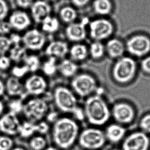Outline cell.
Masks as SVG:
<instances>
[{
  "mask_svg": "<svg viewBox=\"0 0 150 150\" xmlns=\"http://www.w3.org/2000/svg\"><path fill=\"white\" fill-rule=\"evenodd\" d=\"M78 132L79 127L74 120L66 117L59 118L53 126V139L60 148L67 149L74 144Z\"/></svg>",
  "mask_w": 150,
  "mask_h": 150,
  "instance_id": "6da1fadb",
  "label": "cell"
},
{
  "mask_svg": "<svg viewBox=\"0 0 150 150\" xmlns=\"http://www.w3.org/2000/svg\"><path fill=\"white\" fill-rule=\"evenodd\" d=\"M83 111L87 121L96 126L104 125L109 121L111 115V111L106 101L97 94L87 98Z\"/></svg>",
  "mask_w": 150,
  "mask_h": 150,
  "instance_id": "7a4b0ae2",
  "label": "cell"
},
{
  "mask_svg": "<svg viewBox=\"0 0 150 150\" xmlns=\"http://www.w3.org/2000/svg\"><path fill=\"white\" fill-rule=\"evenodd\" d=\"M137 70L136 62L132 57H123L117 59L112 69L114 80L119 83H126L135 77Z\"/></svg>",
  "mask_w": 150,
  "mask_h": 150,
  "instance_id": "3957f363",
  "label": "cell"
},
{
  "mask_svg": "<svg viewBox=\"0 0 150 150\" xmlns=\"http://www.w3.org/2000/svg\"><path fill=\"white\" fill-rule=\"evenodd\" d=\"M53 97L56 107L62 112L73 114L78 107L75 93L65 86H59L55 88Z\"/></svg>",
  "mask_w": 150,
  "mask_h": 150,
  "instance_id": "277c9868",
  "label": "cell"
},
{
  "mask_svg": "<svg viewBox=\"0 0 150 150\" xmlns=\"http://www.w3.org/2000/svg\"><path fill=\"white\" fill-rule=\"evenodd\" d=\"M49 108V103L45 100L36 97L24 103L22 112L27 120L36 123L46 116Z\"/></svg>",
  "mask_w": 150,
  "mask_h": 150,
  "instance_id": "5b68a950",
  "label": "cell"
},
{
  "mask_svg": "<svg viewBox=\"0 0 150 150\" xmlns=\"http://www.w3.org/2000/svg\"><path fill=\"white\" fill-rule=\"evenodd\" d=\"M71 88L77 96L80 97H89L97 89V83L95 79L87 73L77 74L72 78Z\"/></svg>",
  "mask_w": 150,
  "mask_h": 150,
  "instance_id": "8992f818",
  "label": "cell"
},
{
  "mask_svg": "<svg viewBox=\"0 0 150 150\" xmlns=\"http://www.w3.org/2000/svg\"><path fill=\"white\" fill-rule=\"evenodd\" d=\"M105 134L95 128H89L83 130L79 137V144L83 148L96 150L104 146L106 142Z\"/></svg>",
  "mask_w": 150,
  "mask_h": 150,
  "instance_id": "52a82bcc",
  "label": "cell"
},
{
  "mask_svg": "<svg viewBox=\"0 0 150 150\" xmlns=\"http://www.w3.org/2000/svg\"><path fill=\"white\" fill-rule=\"evenodd\" d=\"M126 49L135 57H144L150 52V38L145 35H135L128 39Z\"/></svg>",
  "mask_w": 150,
  "mask_h": 150,
  "instance_id": "ba28073f",
  "label": "cell"
},
{
  "mask_svg": "<svg viewBox=\"0 0 150 150\" xmlns=\"http://www.w3.org/2000/svg\"><path fill=\"white\" fill-rule=\"evenodd\" d=\"M113 32V25L105 19L96 20L89 24V35L94 41L102 42L110 38Z\"/></svg>",
  "mask_w": 150,
  "mask_h": 150,
  "instance_id": "9c48e42d",
  "label": "cell"
},
{
  "mask_svg": "<svg viewBox=\"0 0 150 150\" xmlns=\"http://www.w3.org/2000/svg\"><path fill=\"white\" fill-rule=\"evenodd\" d=\"M22 43L27 50L40 51L46 44V38L42 31L37 29H31L22 36Z\"/></svg>",
  "mask_w": 150,
  "mask_h": 150,
  "instance_id": "30bf717a",
  "label": "cell"
},
{
  "mask_svg": "<svg viewBox=\"0 0 150 150\" xmlns=\"http://www.w3.org/2000/svg\"><path fill=\"white\" fill-rule=\"evenodd\" d=\"M25 91L31 96H41L46 91L48 83L43 76L34 73L29 76L24 83Z\"/></svg>",
  "mask_w": 150,
  "mask_h": 150,
  "instance_id": "8fae6325",
  "label": "cell"
},
{
  "mask_svg": "<svg viewBox=\"0 0 150 150\" xmlns=\"http://www.w3.org/2000/svg\"><path fill=\"white\" fill-rule=\"evenodd\" d=\"M150 141L148 136L144 132L133 133L124 140L123 150H148Z\"/></svg>",
  "mask_w": 150,
  "mask_h": 150,
  "instance_id": "7c38bea8",
  "label": "cell"
},
{
  "mask_svg": "<svg viewBox=\"0 0 150 150\" xmlns=\"http://www.w3.org/2000/svg\"><path fill=\"white\" fill-rule=\"evenodd\" d=\"M111 115L114 120L120 124H129L134 120L135 112L134 108L129 103H118L114 105Z\"/></svg>",
  "mask_w": 150,
  "mask_h": 150,
  "instance_id": "4fadbf2b",
  "label": "cell"
},
{
  "mask_svg": "<svg viewBox=\"0 0 150 150\" xmlns=\"http://www.w3.org/2000/svg\"><path fill=\"white\" fill-rule=\"evenodd\" d=\"M21 124L17 115L9 111L0 117V131L8 136L15 135L19 133Z\"/></svg>",
  "mask_w": 150,
  "mask_h": 150,
  "instance_id": "5bb4252c",
  "label": "cell"
},
{
  "mask_svg": "<svg viewBox=\"0 0 150 150\" xmlns=\"http://www.w3.org/2000/svg\"><path fill=\"white\" fill-rule=\"evenodd\" d=\"M69 46L66 42L56 40L49 43L45 48V52L49 57L63 59L69 54Z\"/></svg>",
  "mask_w": 150,
  "mask_h": 150,
  "instance_id": "9a60e30c",
  "label": "cell"
},
{
  "mask_svg": "<svg viewBox=\"0 0 150 150\" xmlns=\"http://www.w3.org/2000/svg\"><path fill=\"white\" fill-rule=\"evenodd\" d=\"M65 34L69 41L79 43L86 38L87 33L84 24L81 23H73L66 28Z\"/></svg>",
  "mask_w": 150,
  "mask_h": 150,
  "instance_id": "2e32d148",
  "label": "cell"
},
{
  "mask_svg": "<svg viewBox=\"0 0 150 150\" xmlns=\"http://www.w3.org/2000/svg\"><path fill=\"white\" fill-rule=\"evenodd\" d=\"M8 22L12 29L19 31L26 30L31 24L30 18L25 12L22 11L14 12L10 16Z\"/></svg>",
  "mask_w": 150,
  "mask_h": 150,
  "instance_id": "e0dca14e",
  "label": "cell"
},
{
  "mask_svg": "<svg viewBox=\"0 0 150 150\" xmlns=\"http://www.w3.org/2000/svg\"><path fill=\"white\" fill-rule=\"evenodd\" d=\"M106 52L112 59H118L124 56L126 46L117 39H110L105 45Z\"/></svg>",
  "mask_w": 150,
  "mask_h": 150,
  "instance_id": "ac0fdd59",
  "label": "cell"
},
{
  "mask_svg": "<svg viewBox=\"0 0 150 150\" xmlns=\"http://www.w3.org/2000/svg\"><path fill=\"white\" fill-rule=\"evenodd\" d=\"M51 11V7L44 1H37L33 4L31 8L33 18L38 23H41L45 18L49 16Z\"/></svg>",
  "mask_w": 150,
  "mask_h": 150,
  "instance_id": "d6986e66",
  "label": "cell"
},
{
  "mask_svg": "<svg viewBox=\"0 0 150 150\" xmlns=\"http://www.w3.org/2000/svg\"><path fill=\"white\" fill-rule=\"evenodd\" d=\"M6 93L10 97H17L22 96L25 92L24 83L20 79L10 76L5 83Z\"/></svg>",
  "mask_w": 150,
  "mask_h": 150,
  "instance_id": "ffe728a7",
  "label": "cell"
},
{
  "mask_svg": "<svg viewBox=\"0 0 150 150\" xmlns=\"http://www.w3.org/2000/svg\"><path fill=\"white\" fill-rule=\"evenodd\" d=\"M78 66L71 59H63L58 65V71L65 78H73L77 75Z\"/></svg>",
  "mask_w": 150,
  "mask_h": 150,
  "instance_id": "44dd1931",
  "label": "cell"
},
{
  "mask_svg": "<svg viewBox=\"0 0 150 150\" xmlns=\"http://www.w3.org/2000/svg\"><path fill=\"white\" fill-rule=\"evenodd\" d=\"M126 130L119 124H112L108 126L105 136L107 139L113 143H117L122 139L126 134Z\"/></svg>",
  "mask_w": 150,
  "mask_h": 150,
  "instance_id": "7402d4cb",
  "label": "cell"
},
{
  "mask_svg": "<svg viewBox=\"0 0 150 150\" xmlns=\"http://www.w3.org/2000/svg\"><path fill=\"white\" fill-rule=\"evenodd\" d=\"M70 59L76 63L85 60L89 55V49L84 44L76 43L69 48Z\"/></svg>",
  "mask_w": 150,
  "mask_h": 150,
  "instance_id": "603a6c76",
  "label": "cell"
},
{
  "mask_svg": "<svg viewBox=\"0 0 150 150\" xmlns=\"http://www.w3.org/2000/svg\"><path fill=\"white\" fill-rule=\"evenodd\" d=\"M26 48L21 44L12 46L9 51L8 57L12 62L19 63L23 62L27 55Z\"/></svg>",
  "mask_w": 150,
  "mask_h": 150,
  "instance_id": "cb8c5ba5",
  "label": "cell"
},
{
  "mask_svg": "<svg viewBox=\"0 0 150 150\" xmlns=\"http://www.w3.org/2000/svg\"><path fill=\"white\" fill-rule=\"evenodd\" d=\"M42 30L43 33L49 34H53L59 30L60 23L56 18L49 16L43 21Z\"/></svg>",
  "mask_w": 150,
  "mask_h": 150,
  "instance_id": "d4e9b609",
  "label": "cell"
},
{
  "mask_svg": "<svg viewBox=\"0 0 150 150\" xmlns=\"http://www.w3.org/2000/svg\"><path fill=\"white\" fill-rule=\"evenodd\" d=\"M88 49L89 54L94 59H101L106 53L105 46L100 41H94Z\"/></svg>",
  "mask_w": 150,
  "mask_h": 150,
  "instance_id": "484cf974",
  "label": "cell"
},
{
  "mask_svg": "<svg viewBox=\"0 0 150 150\" xmlns=\"http://www.w3.org/2000/svg\"><path fill=\"white\" fill-rule=\"evenodd\" d=\"M58 64L57 59L54 57H49L41 65V69L45 75L51 76L55 75L58 71Z\"/></svg>",
  "mask_w": 150,
  "mask_h": 150,
  "instance_id": "4316f807",
  "label": "cell"
},
{
  "mask_svg": "<svg viewBox=\"0 0 150 150\" xmlns=\"http://www.w3.org/2000/svg\"><path fill=\"white\" fill-rule=\"evenodd\" d=\"M23 63L28 67L29 72L33 73H35L38 71L42 65L40 58L35 54H27Z\"/></svg>",
  "mask_w": 150,
  "mask_h": 150,
  "instance_id": "83f0119b",
  "label": "cell"
},
{
  "mask_svg": "<svg viewBox=\"0 0 150 150\" xmlns=\"http://www.w3.org/2000/svg\"><path fill=\"white\" fill-rule=\"evenodd\" d=\"M37 132L36 123L27 120L21 123L19 133L23 138H27Z\"/></svg>",
  "mask_w": 150,
  "mask_h": 150,
  "instance_id": "f1b7e54d",
  "label": "cell"
},
{
  "mask_svg": "<svg viewBox=\"0 0 150 150\" xmlns=\"http://www.w3.org/2000/svg\"><path fill=\"white\" fill-rule=\"evenodd\" d=\"M94 7L97 13L105 15L110 12L111 4L109 0H96L94 2Z\"/></svg>",
  "mask_w": 150,
  "mask_h": 150,
  "instance_id": "f546056e",
  "label": "cell"
},
{
  "mask_svg": "<svg viewBox=\"0 0 150 150\" xmlns=\"http://www.w3.org/2000/svg\"><path fill=\"white\" fill-rule=\"evenodd\" d=\"M60 17L64 22L68 24L73 23L77 17L76 12L71 7H65L61 10Z\"/></svg>",
  "mask_w": 150,
  "mask_h": 150,
  "instance_id": "4dcf8cb0",
  "label": "cell"
},
{
  "mask_svg": "<svg viewBox=\"0 0 150 150\" xmlns=\"http://www.w3.org/2000/svg\"><path fill=\"white\" fill-rule=\"evenodd\" d=\"M29 72V68L25 64L14 66L11 69V76L20 79L24 77Z\"/></svg>",
  "mask_w": 150,
  "mask_h": 150,
  "instance_id": "1f68e13d",
  "label": "cell"
},
{
  "mask_svg": "<svg viewBox=\"0 0 150 150\" xmlns=\"http://www.w3.org/2000/svg\"><path fill=\"white\" fill-rule=\"evenodd\" d=\"M46 145V142L41 136H35L30 140L29 146L33 150H43Z\"/></svg>",
  "mask_w": 150,
  "mask_h": 150,
  "instance_id": "d6a6232c",
  "label": "cell"
},
{
  "mask_svg": "<svg viewBox=\"0 0 150 150\" xmlns=\"http://www.w3.org/2000/svg\"><path fill=\"white\" fill-rule=\"evenodd\" d=\"M12 46V43L9 37L0 35V55H6Z\"/></svg>",
  "mask_w": 150,
  "mask_h": 150,
  "instance_id": "836d02e7",
  "label": "cell"
},
{
  "mask_svg": "<svg viewBox=\"0 0 150 150\" xmlns=\"http://www.w3.org/2000/svg\"><path fill=\"white\" fill-rule=\"evenodd\" d=\"M24 103L20 100H14L8 103V108L9 112L18 114L22 112Z\"/></svg>",
  "mask_w": 150,
  "mask_h": 150,
  "instance_id": "e575fe53",
  "label": "cell"
},
{
  "mask_svg": "<svg viewBox=\"0 0 150 150\" xmlns=\"http://www.w3.org/2000/svg\"><path fill=\"white\" fill-rule=\"evenodd\" d=\"M13 145V140L8 135L0 136V150H11Z\"/></svg>",
  "mask_w": 150,
  "mask_h": 150,
  "instance_id": "d590c367",
  "label": "cell"
},
{
  "mask_svg": "<svg viewBox=\"0 0 150 150\" xmlns=\"http://www.w3.org/2000/svg\"><path fill=\"white\" fill-rule=\"evenodd\" d=\"M140 127L142 132L146 134H150V114L142 117L140 120Z\"/></svg>",
  "mask_w": 150,
  "mask_h": 150,
  "instance_id": "8d00e7d4",
  "label": "cell"
},
{
  "mask_svg": "<svg viewBox=\"0 0 150 150\" xmlns=\"http://www.w3.org/2000/svg\"><path fill=\"white\" fill-rule=\"evenodd\" d=\"M12 61L9 57L6 55H0V70L4 71L10 69Z\"/></svg>",
  "mask_w": 150,
  "mask_h": 150,
  "instance_id": "74e56055",
  "label": "cell"
},
{
  "mask_svg": "<svg viewBox=\"0 0 150 150\" xmlns=\"http://www.w3.org/2000/svg\"><path fill=\"white\" fill-rule=\"evenodd\" d=\"M12 27L9 22L0 21V35H6L11 33Z\"/></svg>",
  "mask_w": 150,
  "mask_h": 150,
  "instance_id": "f35d334b",
  "label": "cell"
},
{
  "mask_svg": "<svg viewBox=\"0 0 150 150\" xmlns=\"http://www.w3.org/2000/svg\"><path fill=\"white\" fill-rule=\"evenodd\" d=\"M37 132L41 134H46L49 129V124L44 121H40L36 124Z\"/></svg>",
  "mask_w": 150,
  "mask_h": 150,
  "instance_id": "ab89813d",
  "label": "cell"
},
{
  "mask_svg": "<svg viewBox=\"0 0 150 150\" xmlns=\"http://www.w3.org/2000/svg\"><path fill=\"white\" fill-rule=\"evenodd\" d=\"M141 69L146 74H150V55L147 56L142 59L140 64Z\"/></svg>",
  "mask_w": 150,
  "mask_h": 150,
  "instance_id": "60d3db41",
  "label": "cell"
},
{
  "mask_svg": "<svg viewBox=\"0 0 150 150\" xmlns=\"http://www.w3.org/2000/svg\"><path fill=\"white\" fill-rule=\"evenodd\" d=\"M7 5L4 0H0V21H2L6 18L8 13Z\"/></svg>",
  "mask_w": 150,
  "mask_h": 150,
  "instance_id": "b9f144b4",
  "label": "cell"
},
{
  "mask_svg": "<svg viewBox=\"0 0 150 150\" xmlns=\"http://www.w3.org/2000/svg\"><path fill=\"white\" fill-rule=\"evenodd\" d=\"M8 37L12 43V46L20 44L21 42H22V36L16 33H11Z\"/></svg>",
  "mask_w": 150,
  "mask_h": 150,
  "instance_id": "7bdbcfd3",
  "label": "cell"
},
{
  "mask_svg": "<svg viewBox=\"0 0 150 150\" xmlns=\"http://www.w3.org/2000/svg\"><path fill=\"white\" fill-rule=\"evenodd\" d=\"M16 2L19 6L24 8H27L31 5L33 0H16Z\"/></svg>",
  "mask_w": 150,
  "mask_h": 150,
  "instance_id": "ee69618b",
  "label": "cell"
},
{
  "mask_svg": "<svg viewBox=\"0 0 150 150\" xmlns=\"http://www.w3.org/2000/svg\"><path fill=\"white\" fill-rule=\"evenodd\" d=\"M47 120L49 122H55L59 118H58V114L55 112H49L47 114L46 116Z\"/></svg>",
  "mask_w": 150,
  "mask_h": 150,
  "instance_id": "f6af8a7d",
  "label": "cell"
},
{
  "mask_svg": "<svg viewBox=\"0 0 150 150\" xmlns=\"http://www.w3.org/2000/svg\"><path fill=\"white\" fill-rule=\"evenodd\" d=\"M6 93L5 91V83L0 79V97L4 96V94Z\"/></svg>",
  "mask_w": 150,
  "mask_h": 150,
  "instance_id": "bcb514c9",
  "label": "cell"
},
{
  "mask_svg": "<svg viewBox=\"0 0 150 150\" xmlns=\"http://www.w3.org/2000/svg\"><path fill=\"white\" fill-rule=\"evenodd\" d=\"M88 1L89 0H73V2L77 6H82L86 4Z\"/></svg>",
  "mask_w": 150,
  "mask_h": 150,
  "instance_id": "7dc6e473",
  "label": "cell"
},
{
  "mask_svg": "<svg viewBox=\"0 0 150 150\" xmlns=\"http://www.w3.org/2000/svg\"><path fill=\"white\" fill-rule=\"evenodd\" d=\"M4 110H5L4 103L1 100H0V117L3 114Z\"/></svg>",
  "mask_w": 150,
  "mask_h": 150,
  "instance_id": "c3c4849f",
  "label": "cell"
},
{
  "mask_svg": "<svg viewBox=\"0 0 150 150\" xmlns=\"http://www.w3.org/2000/svg\"><path fill=\"white\" fill-rule=\"evenodd\" d=\"M44 150H59L58 149H57V148H54V147H52V146H51V147H49V148H47L45 149Z\"/></svg>",
  "mask_w": 150,
  "mask_h": 150,
  "instance_id": "681fc988",
  "label": "cell"
},
{
  "mask_svg": "<svg viewBox=\"0 0 150 150\" xmlns=\"http://www.w3.org/2000/svg\"><path fill=\"white\" fill-rule=\"evenodd\" d=\"M25 150L23 148H20V147H17V148H16L13 149L12 150Z\"/></svg>",
  "mask_w": 150,
  "mask_h": 150,
  "instance_id": "f907efd6",
  "label": "cell"
},
{
  "mask_svg": "<svg viewBox=\"0 0 150 150\" xmlns=\"http://www.w3.org/2000/svg\"><path fill=\"white\" fill-rule=\"evenodd\" d=\"M51 1H53V0H51Z\"/></svg>",
  "mask_w": 150,
  "mask_h": 150,
  "instance_id": "816d5d0a",
  "label": "cell"
}]
</instances>
